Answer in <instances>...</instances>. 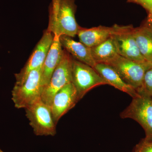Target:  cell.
Here are the masks:
<instances>
[{
	"label": "cell",
	"instance_id": "4fadbf2b",
	"mask_svg": "<svg viewBox=\"0 0 152 152\" xmlns=\"http://www.w3.org/2000/svg\"><path fill=\"white\" fill-rule=\"evenodd\" d=\"M114 30V26L111 27L99 26L90 28L80 26L77 35L80 42L91 48L102 43L110 38Z\"/></svg>",
	"mask_w": 152,
	"mask_h": 152
},
{
	"label": "cell",
	"instance_id": "7a4b0ae2",
	"mask_svg": "<svg viewBox=\"0 0 152 152\" xmlns=\"http://www.w3.org/2000/svg\"><path fill=\"white\" fill-rule=\"evenodd\" d=\"M105 64L111 66L123 80L136 91L141 88L145 74L152 67L148 62L136 61L119 55Z\"/></svg>",
	"mask_w": 152,
	"mask_h": 152
},
{
	"label": "cell",
	"instance_id": "8992f818",
	"mask_svg": "<svg viewBox=\"0 0 152 152\" xmlns=\"http://www.w3.org/2000/svg\"><path fill=\"white\" fill-rule=\"evenodd\" d=\"M72 56L64 50L61 59L54 71L49 83L43 90L41 99L49 106L55 95L63 87L72 83Z\"/></svg>",
	"mask_w": 152,
	"mask_h": 152
},
{
	"label": "cell",
	"instance_id": "30bf717a",
	"mask_svg": "<svg viewBox=\"0 0 152 152\" xmlns=\"http://www.w3.org/2000/svg\"><path fill=\"white\" fill-rule=\"evenodd\" d=\"M77 93L71 83L59 90L53 98L50 107L55 122L72 109L79 102Z\"/></svg>",
	"mask_w": 152,
	"mask_h": 152
},
{
	"label": "cell",
	"instance_id": "ffe728a7",
	"mask_svg": "<svg viewBox=\"0 0 152 152\" xmlns=\"http://www.w3.org/2000/svg\"><path fill=\"white\" fill-rule=\"evenodd\" d=\"M146 26H147L152 31V18L151 17L148 16V18L147 19L146 21L145 24Z\"/></svg>",
	"mask_w": 152,
	"mask_h": 152
},
{
	"label": "cell",
	"instance_id": "277c9868",
	"mask_svg": "<svg viewBox=\"0 0 152 152\" xmlns=\"http://www.w3.org/2000/svg\"><path fill=\"white\" fill-rule=\"evenodd\" d=\"M26 116L37 136H54L56 126L50 106L40 98L26 108Z\"/></svg>",
	"mask_w": 152,
	"mask_h": 152
},
{
	"label": "cell",
	"instance_id": "ba28073f",
	"mask_svg": "<svg viewBox=\"0 0 152 152\" xmlns=\"http://www.w3.org/2000/svg\"><path fill=\"white\" fill-rule=\"evenodd\" d=\"M111 36L118 55L138 62H147L139 50L132 26H114Z\"/></svg>",
	"mask_w": 152,
	"mask_h": 152
},
{
	"label": "cell",
	"instance_id": "7c38bea8",
	"mask_svg": "<svg viewBox=\"0 0 152 152\" xmlns=\"http://www.w3.org/2000/svg\"><path fill=\"white\" fill-rule=\"evenodd\" d=\"M94 68L108 85L126 93L132 98L139 95L135 89L123 80L111 66L105 63H98Z\"/></svg>",
	"mask_w": 152,
	"mask_h": 152
},
{
	"label": "cell",
	"instance_id": "5b68a950",
	"mask_svg": "<svg viewBox=\"0 0 152 152\" xmlns=\"http://www.w3.org/2000/svg\"><path fill=\"white\" fill-rule=\"evenodd\" d=\"M120 114L122 119L130 118L140 125L145 131V140L152 141V98L139 94Z\"/></svg>",
	"mask_w": 152,
	"mask_h": 152
},
{
	"label": "cell",
	"instance_id": "9c48e42d",
	"mask_svg": "<svg viewBox=\"0 0 152 152\" xmlns=\"http://www.w3.org/2000/svg\"><path fill=\"white\" fill-rule=\"evenodd\" d=\"M54 35L46 30L26 64L20 72L15 74V84L20 85L25 81L29 74L34 70L42 67L53 40Z\"/></svg>",
	"mask_w": 152,
	"mask_h": 152
},
{
	"label": "cell",
	"instance_id": "603a6c76",
	"mask_svg": "<svg viewBox=\"0 0 152 152\" xmlns=\"http://www.w3.org/2000/svg\"><path fill=\"white\" fill-rule=\"evenodd\" d=\"M0 69H1V67H0Z\"/></svg>",
	"mask_w": 152,
	"mask_h": 152
},
{
	"label": "cell",
	"instance_id": "3957f363",
	"mask_svg": "<svg viewBox=\"0 0 152 152\" xmlns=\"http://www.w3.org/2000/svg\"><path fill=\"white\" fill-rule=\"evenodd\" d=\"M42 72V67L34 70L23 83L15 85L12 91V100L16 108L25 109L41 98Z\"/></svg>",
	"mask_w": 152,
	"mask_h": 152
},
{
	"label": "cell",
	"instance_id": "5bb4252c",
	"mask_svg": "<svg viewBox=\"0 0 152 152\" xmlns=\"http://www.w3.org/2000/svg\"><path fill=\"white\" fill-rule=\"evenodd\" d=\"M62 46L74 58L94 67L96 63L93 59L91 49L80 42H76L71 37L65 35L60 37Z\"/></svg>",
	"mask_w": 152,
	"mask_h": 152
},
{
	"label": "cell",
	"instance_id": "7402d4cb",
	"mask_svg": "<svg viewBox=\"0 0 152 152\" xmlns=\"http://www.w3.org/2000/svg\"><path fill=\"white\" fill-rule=\"evenodd\" d=\"M151 66H152V64H151Z\"/></svg>",
	"mask_w": 152,
	"mask_h": 152
},
{
	"label": "cell",
	"instance_id": "8fae6325",
	"mask_svg": "<svg viewBox=\"0 0 152 152\" xmlns=\"http://www.w3.org/2000/svg\"><path fill=\"white\" fill-rule=\"evenodd\" d=\"M62 47L59 36L54 35L53 43L42 67L41 83L43 90L49 83L54 71L61 59L64 51Z\"/></svg>",
	"mask_w": 152,
	"mask_h": 152
},
{
	"label": "cell",
	"instance_id": "52a82bcc",
	"mask_svg": "<svg viewBox=\"0 0 152 152\" xmlns=\"http://www.w3.org/2000/svg\"><path fill=\"white\" fill-rule=\"evenodd\" d=\"M72 83L77 90L79 100L95 87L108 85L94 68L74 58L72 64Z\"/></svg>",
	"mask_w": 152,
	"mask_h": 152
},
{
	"label": "cell",
	"instance_id": "44dd1931",
	"mask_svg": "<svg viewBox=\"0 0 152 152\" xmlns=\"http://www.w3.org/2000/svg\"><path fill=\"white\" fill-rule=\"evenodd\" d=\"M0 152H4L3 151H2V150H1V149H0Z\"/></svg>",
	"mask_w": 152,
	"mask_h": 152
},
{
	"label": "cell",
	"instance_id": "ac0fdd59",
	"mask_svg": "<svg viewBox=\"0 0 152 152\" xmlns=\"http://www.w3.org/2000/svg\"><path fill=\"white\" fill-rule=\"evenodd\" d=\"M132 152H152V141L142 139L136 145Z\"/></svg>",
	"mask_w": 152,
	"mask_h": 152
},
{
	"label": "cell",
	"instance_id": "9a60e30c",
	"mask_svg": "<svg viewBox=\"0 0 152 152\" xmlns=\"http://www.w3.org/2000/svg\"><path fill=\"white\" fill-rule=\"evenodd\" d=\"M133 34L142 56L147 62L152 64V31L144 24L134 28Z\"/></svg>",
	"mask_w": 152,
	"mask_h": 152
},
{
	"label": "cell",
	"instance_id": "e0dca14e",
	"mask_svg": "<svg viewBox=\"0 0 152 152\" xmlns=\"http://www.w3.org/2000/svg\"><path fill=\"white\" fill-rule=\"evenodd\" d=\"M137 91L138 94L146 95L152 98V66L146 72L142 86Z\"/></svg>",
	"mask_w": 152,
	"mask_h": 152
},
{
	"label": "cell",
	"instance_id": "d6986e66",
	"mask_svg": "<svg viewBox=\"0 0 152 152\" xmlns=\"http://www.w3.org/2000/svg\"><path fill=\"white\" fill-rule=\"evenodd\" d=\"M148 12V16L152 18V0H135Z\"/></svg>",
	"mask_w": 152,
	"mask_h": 152
},
{
	"label": "cell",
	"instance_id": "2e32d148",
	"mask_svg": "<svg viewBox=\"0 0 152 152\" xmlns=\"http://www.w3.org/2000/svg\"><path fill=\"white\" fill-rule=\"evenodd\" d=\"M90 49L92 56L96 64L107 62L118 55L111 37Z\"/></svg>",
	"mask_w": 152,
	"mask_h": 152
},
{
	"label": "cell",
	"instance_id": "6da1fadb",
	"mask_svg": "<svg viewBox=\"0 0 152 152\" xmlns=\"http://www.w3.org/2000/svg\"><path fill=\"white\" fill-rule=\"evenodd\" d=\"M75 0H51L47 30L53 35L74 37L80 26L76 20Z\"/></svg>",
	"mask_w": 152,
	"mask_h": 152
}]
</instances>
